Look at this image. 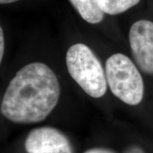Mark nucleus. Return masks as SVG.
Wrapping results in <instances>:
<instances>
[{"label": "nucleus", "instance_id": "obj_1", "mask_svg": "<svg viewBox=\"0 0 153 153\" xmlns=\"http://www.w3.org/2000/svg\"><path fill=\"white\" fill-rule=\"evenodd\" d=\"M60 94L54 72L44 63H30L9 82L1 101V113L14 123H38L54 109Z\"/></svg>", "mask_w": 153, "mask_h": 153}, {"label": "nucleus", "instance_id": "obj_2", "mask_svg": "<svg viewBox=\"0 0 153 153\" xmlns=\"http://www.w3.org/2000/svg\"><path fill=\"white\" fill-rule=\"evenodd\" d=\"M66 65L70 76L79 87L93 98L106 92V76L100 61L89 47L74 44L66 54Z\"/></svg>", "mask_w": 153, "mask_h": 153}, {"label": "nucleus", "instance_id": "obj_3", "mask_svg": "<svg viewBox=\"0 0 153 153\" xmlns=\"http://www.w3.org/2000/svg\"><path fill=\"white\" fill-rule=\"evenodd\" d=\"M106 76L111 91L126 104L135 106L142 101L144 83L131 59L121 53L110 56L106 62Z\"/></svg>", "mask_w": 153, "mask_h": 153}, {"label": "nucleus", "instance_id": "obj_4", "mask_svg": "<svg viewBox=\"0 0 153 153\" xmlns=\"http://www.w3.org/2000/svg\"><path fill=\"white\" fill-rule=\"evenodd\" d=\"M129 43L137 66L145 73L153 74V22L134 23L129 31Z\"/></svg>", "mask_w": 153, "mask_h": 153}, {"label": "nucleus", "instance_id": "obj_5", "mask_svg": "<svg viewBox=\"0 0 153 153\" xmlns=\"http://www.w3.org/2000/svg\"><path fill=\"white\" fill-rule=\"evenodd\" d=\"M28 153H73L69 139L62 132L52 127L32 130L25 141Z\"/></svg>", "mask_w": 153, "mask_h": 153}, {"label": "nucleus", "instance_id": "obj_6", "mask_svg": "<svg viewBox=\"0 0 153 153\" xmlns=\"http://www.w3.org/2000/svg\"><path fill=\"white\" fill-rule=\"evenodd\" d=\"M70 1L87 22L99 24L104 19V12L97 5L95 0H70Z\"/></svg>", "mask_w": 153, "mask_h": 153}, {"label": "nucleus", "instance_id": "obj_7", "mask_svg": "<svg viewBox=\"0 0 153 153\" xmlns=\"http://www.w3.org/2000/svg\"><path fill=\"white\" fill-rule=\"evenodd\" d=\"M140 0H95L97 5L104 13L116 15L125 12L139 3Z\"/></svg>", "mask_w": 153, "mask_h": 153}, {"label": "nucleus", "instance_id": "obj_8", "mask_svg": "<svg viewBox=\"0 0 153 153\" xmlns=\"http://www.w3.org/2000/svg\"><path fill=\"white\" fill-rule=\"evenodd\" d=\"M4 51V39L2 28H0V62H1L3 58Z\"/></svg>", "mask_w": 153, "mask_h": 153}, {"label": "nucleus", "instance_id": "obj_9", "mask_svg": "<svg viewBox=\"0 0 153 153\" xmlns=\"http://www.w3.org/2000/svg\"><path fill=\"white\" fill-rule=\"evenodd\" d=\"M84 153H115L113 151L105 148H93L88 150Z\"/></svg>", "mask_w": 153, "mask_h": 153}, {"label": "nucleus", "instance_id": "obj_10", "mask_svg": "<svg viewBox=\"0 0 153 153\" xmlns=\"http://www.w3.org/2000/svg\"><path fill=\"white\" fill-rule=\"evenodd\" d=\"M124 153H145V152L139 147L132 146L131 148H128Z\"/></svg>", "mask_w": 153, "mask_h": 153}, {"label": "nucleus", "instance_id": "obj_11", "mask_svg": "<svg viewBox=\"0 0 153 153\" xmlns=\"http://www.w3.org/2000/svg\"><path fill=\"white\" fill-rule=\"evenodd\" d=\"M19 1V0H0V4H6L15 2V1Z\"/></svg>", "mask_w": 153, "mask_h": 153}]
</instances>
